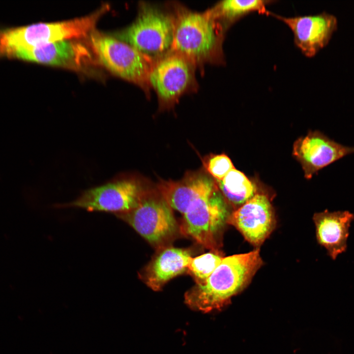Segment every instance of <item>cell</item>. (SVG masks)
Segmentation results:
<instances>
[{
  "mask_svg": "<svg viewBox=\"0 0 354 354\" xmlns=\"http://www.w3.org/2000/svg\"><path fill=\"white\" fill-rule=\"evenodd\" d=\"M215 181L225 200L237 208L257 194L253 183L242 172L235 168L222 180Z\"/></svg>",
  "mask_w": 354,
  "mask_h": 354,
  "instance_id": "obj_17",
  "label": "cell"
},
{
  "mask_svg": "<svg viewBox=\"0 0 354 354\" xmlns=\"http://www.w3.org/2000/svg\"><path fill=\"white\" fill-rule=\"evenodd\" d=\"M192 258L183 249L168 247L161 251L141 275L147 286L160 290L170 280L184 272Z\"/></svg>",
  "mask_w": 354,
  "mask_h": 354,
  "instance_id": "obj_15",
  "label": "cell"
},
{
  "mask_svg": "<svg viewBox=\"0 0 354 354\" xmlns=\"http://www.w3.org/2000/svg\"><path fill=\"white\" fill-rule=\"evenodd\" d=\"M193 65L175 52H170L153 63L148 80L158 95L162 108L173 106L192 85Z\"/></svg>",
  "mask_w": 354,
  "mask_h": 354,
  "instance_id": "obj_8",
  "label": "cell"
},
{
  "mask_svg": "<svg viewBox=\"0 0 354 354\" xmlns=\"http://www.w3.org/2000/svg\"><path fill=\"white\" fill-rule=\"evenodd\" d=\"M227 223L236 227L250 243L258 247L274 230L276 220L268 198L263 194L257 193L231 213Z\"/></svg>",
  "mask_w": 354,
  "mask_h": 354,
  "instance_id": "obj_12",
  "label": "cell"
},
{
  "mask_svg": "<svg viewBox=\"0 0 354 354\" xmlns=\"http://www.w3.org/2000/svg\"><path fill=\"white\" fill-rule=\"evenodd\" d=\"M263 264L259 249L223 258L203 283L185 293V303L204 313L220 309L248 285Z\"/></svg>",
  "mask_w": 354,
  "mask_h": 354,
  "instance_id": "obj_1",
  "label": "cell"
},
{
  "mask_svg": "<svg viewBox=\"0 0 354 354\" xmlns=\"http://www.w3.org/2000/svg\"><path fill=\"white\" fill-rule=\"evenodd\" d=\"M88 41L98 63L122 79L142 88L150 87L148 78L151 60L129 45L95 30Z\"/></svg>",
  "mask_w": 354,
  "mask_h": 354,
  "instance_id": "obj_4",
  "label": "cell"
},
{
  "mask_svg": "<svg viewBox=\"0 0 354 354\" xmlns=\"http://www.w3.org/2000/svg\"><path fill=\"white\" fill-rule=\"evenodd\" d=\"M223 258L218 252H213L192 258L187 269L195 278L196 284L203 283L219 265Z\"/></svg>",
  "mask_w": 354,
  "mask_h": 354,
  "instance_id": "obj_18",
  "label": "cell"
},
{
  "mask_svg": "<svg viewBox=\"0 0 354 354\" xmlns=\"http://www.w3.org/2000/svg\"><path fill=\"white\" fill-rule=\"evenodd\" d=\"M230 214L218 189L195 203L183 214V230L198 243L218 252L220 234Z\"/></svg>",
  "mask_w": 354,
  "mask_h": 354,
  "instance_id": "obj_7",
  "label": "cell"
},
{
  "mask_svg": "<svg viewBox=\"0 0 354 354\" xmlns=\"http://www.w3.org/2000/svg\"><path fill=\"white\" fill-rule=\"evenodd\" d=\"M174 19V52L193 64L224 63L222 43L225 31L210 10L199 13L180 9Z\"/></svg>",
  "mask_w": 354,
  "mask_h": 354,
  "instance_id": "obj_2",
  "label": "cell"
},
{
  "mask_svg": "<svg viewBox=\"0 0 354 354\" xmlns=\"http://www.w3.org/2000/svg\"><path fill=\"white\" fill-rule=\"evenodd\" d=\"M175 19L149 4H142L138 16L128 27L113 36L129 45L147 58L159 59L172 50Z\"/></svg>",
  "mask_w": 354,
  "mask_h": 354,
  "instance_id": "obj_3",
  "label": "cell"
},
{
  "mask_svg": "<svg viewBox=\"0 0 354 354\" xmlns=\"http://www.w3.org/2000/svg\"><path fill=\"white\" fill-rule=\"evenodd\" d=\"M145 192L141 181L137 177L119 175L105 184L85 190L71 202L56 206L79 207L116 215L134 209Z\"/></svg>",
  "mask_w": 354,
  "mask_h": 354,
  "instance_id": "obj_5",
  "label": "cell"
},
{
  "mask_svg": "<svg viewBox=\"0 0 354 354\" xmlns=\"http://www.w3.org/2000/svg\"><path fill=\"white\" fill-rule=\"evenodd\" d=\"M352 154H354V147L342 145L318 130L310 131L305 136L297 139L293 150V154L300 163L307 179Z\"/></svg>",
  "mask_w": 354,
  "mask_h": 354,
  "instance_id": "obj_10",
  "label": "cell"
},
{
  "mask_svg": "<svg viewBox=\"0 0 354 354\" xmlns=\"http://www.w3.org/2000/svg\"><path fill=\"white\" fill-rule=\"evenodd\" d=\"M354 215L348 211L316 213L313 216L318 242L333 260L345 251Z\"/></svg>",
  "mask_w": 354,
  "mask_h": 354,
  "instance_id": "obj_14",
  "label": "cell"
},
{
  "mask_svg": "<svg viewBox=\"0 0 354 354\" xmlns=\"http://www.w3.org/2000/svg\"><path fill=\"white\" fill-rule=\"evenodd\" d=\"M274 1L264 0H225L219 1L210 9L216 21L226 31L239 19L253 12L271 15L267 5Z\"/></svg>",
  "mask_w": 354,
  "mask_h": 354,
  "instance_id": "obj_16",
  "label": "cell"
},
{
  "mask_svg": "<svg viewBox=\"0 0 354 354\" xmlns=\"http://www.w3.org/2000/svg\"><path fill=\"white\" fill-rule=\"evenodd\" d=\"M116 215L154 245L169 239L177 229L172 208L159 193L146 191L136 207Z\"/></svg>",
  "mask_w": 354,
  "mask_h": 354,
  "instance_id": "obj_6",
  "label": "cell"
},
{
  "mask_svg": "<svg viewBox=\"0 0 354 354\" xmlns=\"http://www.w3.org/2000/svg\"><path fill=\"white\" fill-rule=\"evenodd\" d=\"M158 192L172 208L182 214L195 203L218 190L215 180L202 172H189L180 180H160Z\"/></svg>",
  "mask_w": 354,
  "mask_h": 354,
  "instance_id": "obj_13",
  "label": "cell"
},
{
  "mask_svg": "<svg viewBox=\"0 0 354 354\" xmlns=\"http://www.w3.org/2000/svg\"><path fill=\"white\" fill-rule=\"evenodd\" d=\"M271 16L290 29L295 46L308 58L315 56L327 45L338 27L336 17L325 12L287 17L272 13Z\"/></svg>",
  "mask_w": 354,
  "mask_h": 354,
  "instance_id": "obj_11",
  "label": "cell"
},
{
  "mask_svg": "<svg viewBox=\"0 0 354 354\" xmlns=\"http://www.w3.org/2000/svg\"><path fill=\"white\" fill-rule=\"evenodd\" d=\"M203 163L208 175L215 180H222L235 168L230 158L225 154H211L204 158Z\"/></svg>",
  "mask_w": 354,
  "mask_h": 354,
  "instance_id": "obj_19",
  "label": "cell"
},
{
  "mask_svg": "<svg viewBox=\"0 0 354 354\" xmlns=\"http://www.w3.org/2000/svg\"><path fill=\"white\" fill-rule=\"evenodd\" d=\"M12 58L36 63L83 71L98 63L88 43L79 39L57 41L16 52Z\"/></svg>",
  "mask_w": 354,
  "mask_h": 354,
  "instance_id": "obj_9",
  "label": "cell"
}]
</instances>
